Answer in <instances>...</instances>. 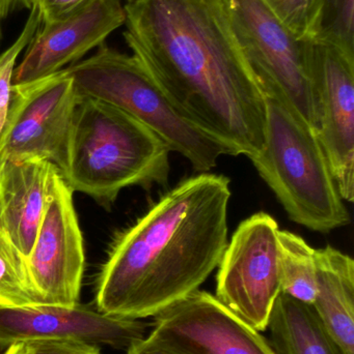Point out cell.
Here are the masks:
<instances>
[{"instance_id":"ffe728a7","label":"cell","mask_w":354,"mask_h":354,"mask_svg":"<svg viewBox=\"0 0 354 354\" xmlns=\"http://www.w3.org/2000/svg\"><path fill=\"white\" fill-rule=\"evenodd\" d=\"M28 19L16 41L0 55V133L6 124L12 99V76L19 55L26 49L29 41L41 24V15L37 4L33 3Z\"/></svg>"},{"instance_id":"7a4b0ae2","label":"cell","mask_w":354,"mask_h":354,"mask_svg":"<svg viewBox=\"0 0 354 354\" xmlns=\"http://www.w3.org/2000/svg\"><path fill=\"white\" fill-rule=\"evenodd\" d=\"M230 179L189 177L116 236L96 283V309L124 319L155 317L218 268L228 245Z\"/></svg>"},{"instance_id":"603a6c76","label":"cell","mask_w":354,"mask_h":354,"mask_svg":"<svg viewBox=\"0 0 354 354\" xmlns=\"http://www.w3.org/2000/svg\"><path fill=\"white\" fill-rule=\"evenodd\" d=\"M87 0H33L41 15V21L51 20L72 12Z\"/></svg>"},{"instance_id":"d6986e66","label":"cell","mask_w":354,"mask_h":354,"mask_svg":"<svg viewBox=\"0 0 354 354\" xmlns=\"http://www.w3.org/2000/svg\"><path fill=\"white\" fill-rule=\"evenodd\" d=\"M310 39L354 57V0H326Z\"/></svg>"},{"instance_id":"7c38bea8","label":"cell","mask_w":354,"mask_h":354,"mask_svg":"<svg viewBox=\"0 0 354 354\" xmlns=\"http://www.w3.org/2000/svg\"><path fill=\"white\" fill-rule=\"evenodd\" d=\"M122 0H87L72 12L41 21L15 68L12 85H24L51 76L74 64L125 24Z\"/></svg>"},{"instance_id":"ac0fdd59","label":"cell","mask_w":354,"mask_h":354,"mask_svg":"<svg viewBox=\"0 0 354 354\" xmlns=\"http://www.w3.org/2000/svg\"><path fill=\"white\" fill-rule=\"evenodd\" d=\"M39 303L27 272L26 260L0 234V306Z\"/></svg>"},{"instance_id":"484cf974","label":"cell","mask_w":354,"mask_h":354,"mask_svg":"<svg viewBox=\"0 0 354 354\" xmlns=\"http://www.w3.org/2000/svg\"><path fill=\"white\" fill-rule=\"evenodd\" d=\"M3 354H33V347L29 342L17 343L8 347Z\"/></svg>"},{"instance_id":"e0dca14e","label":"cell","mask_w":354,"mask_h":354,"mask_svg":"<svg viewBox=\"0 0 354 354\" xmlns=\"http://www.w3.org/2000/svg\"><path fill=\"white\" fill-rule=\"evenodd\" d=\"M278 249L281 292L313 305L317 292L316 250L303 237L287 230H278Z\"/></svg>"},{"instance_id":"44dd1931","label":"cell","mask_w":354,"mask_h":354,"mask_svg":"<svg viewBox=\"0 0 354 354\" xmlns=\"http://www.w3.org/2000/svg\"><path fill=\"white\" fill-rule=\"evenodd\" d=\"M272 14L299 39H312L326 0H263Z\"/></svg>"},{"instance_id":"cb8c5ba5","label":"cell","mask_w":354,"mask_h":354,"mask_svg":"<svg viewBox=\"0 0 354 354\" xmlns=\"http://www.w3.org/2000/svg\"><path fill=\"white\" fill-rule=\"evenodd\" d=\"M126 351V354H175L158 344L150 335L147 338L145 337L143 340L134 343Z\"/></svg>"},{"instance_id":"d4e9b609","label":"cell","mask_w":354,"mask_h":354,"mask_svg":"<svg viewBox=\"0 0 354 354\" xmlns=\"http://www.w3.org/2000/svg\"><path fill=\"white\" fill-rule=\"evenodd\" d=\"M31 6H33V0H1L2 14L4 18L19 8L30 10Z\"/></svg>"},{"instance_id":"52a82bcc","label":"cell","mask_w":354,"mask_h":354,"mask_svg":"<svg viewBox=\"0 0 354 354\" xmlns=\"http://www.w3.org/2000/svg\"><path fill=\"white\" fill-rule=\"evenodd\" d=\"M278 223L258 212L239 224L228 241L216 274V299L261 333L281 293Z\"/></svg>"},{"instance_id":"2e32d148","label":"cell","mask_w":354,"mask_h":354,"mask_svg":"<svg viewBox=\"0 0 354 354\" xmlns=\"http://www.w3.org/2000/svg\"><path fill=\"white\" fill-rule=\"evenodd\" d=\"M267 328L276 354H343L311 305L281 292Z\"/></svg>"},{"instance_id":"9a60e30c","label":"cell","mask_w":354,"mask_h":354,"mask_svg":"<svg viewBox=\"0 0 354 354\" xmlns=\"http://www.w3.org/2000/svg\"><path fill=\"white\" fill-rule=\"evenodd\" d=\"M314 311L343 354H354V261L328 245L316 250Z\"/></svg>"},{"instance_id":"4fadbf2b","label":"cell","mask_w":354,"mask_h":354,"mask_svg":"<svg viewBox=\"0 0 354 354\" xmlns=\"http://www.w3.org/2000/svg\"><path fill=\"white\" fill-rule=\"evenodd\" d=\"M141 320L105 315L89 306H0V351L10 345L49 339H75L114 349H127L145 338Z\"/></svg>"},{"instance_id":"9c48e42d","label":"cell","mask_w":354,"mask_h":354,"mask_svg":"<svg viewBox=\"0 0 354 354\" xmlns=\"http://www.w3.org/2000/svg\"><path fill=\"white\" fill-rule=\"evenodd\" d=\"M317 113V134L339 193L354 200V57L314 39L303 41Z\"/></svg>"},{"instance_id":"ba28073f","label":"cell","mask_w":354,"mask_h":354,"mask_svg":"<svg viewBox=\"0 0 354 354\" xmlns=\"http://www.w3.org/2000/svg\"><path fill=\"white\" fill-rule=\"evenodd\" d=\"M78 97L66 68L41 80L12 85L0 133V163L42 158L62 169Z\"/></svg>"},{"instance_id":"8992f818","label":"cell","mask_w":354,"mask_h":354,"mask_svg":"<svg viewBox=\"0 0 354 354\" xmlns=\"http://www.w3.org/2000/svg\"><path fill=\"white\" fill-rule=\"evenodd\" d=\"M233 32L260 87L280 91L314 130L317 113L299 41L263 0H222Z\"/></svg>"},{"instance_id":"3957f363","label":"cell","mask_w":354,"mask_h":354,"mask_svg":"<svg viewBox=\"0 0 354 354\" xmlns=\"http://www.w3.org/2000/svg\"><path fill=\"white\" fill-rule=\"evenodd\" d=\"M170 153L157 135L126 112L78 97L60 174L73 192L109 204L126 187H166Z\"/></svg>"},{"instance_id":"5b68a950","label":"cell","mask_w":354,"mask_h":354,"mask_svg":"<svg viewBox=\"0 0 354 354\" xmlns=\"http://www.w3.org/2000/svg\"><path fill=\"white\" fill-rule=\"evenodd\" d=\"M79 99L98 100L126 112L157 135L170 151L206 174L234 149L183 115L135 56L105 43L91 57L66 68Z\"/></svg>"},{"instance_id":"4316f807","label":"cell","mask_w":354,"mask_h":354,"mask_svg":"<svg viewBox=\"0 0 354 354\" xmlns=\"http://www.w3.org/2000/svg\"><path fill=\"white\" fill-rule=\"evenodd\" d=\"M3 18V14H2L1 0H0V35H1V22L2 19Z\"/></svg>"},{"instance_id":"277c9868","label":"cell","mask_w":354,"mask_h":354,"mask_svg":"<svg viewBox=\"0 0 354 354\" xmlns=\"http://www.w3.org/2000/svg\"><path fill=\"white\" fill-rule=\"evenodd\" d=\"M266 106L263 149L251 163L289 218L320 233L347 226L351 214L339 193L315 130L276 89L261 87Z\"/></svg>"},{"instance_id":"8fae6325","label":"cell","mask_w":354,"mask_h":354,"mask_svg":"<svg viewBox=\"0 0 354 354\" xmlns=\"http://www.w3.org/2000/svg\"><path fill=\"white\" fill-rule=\"evenodd\" d=\"M150 336L175 354H276L259 332L202 290L156 315Z\"/></svg>"},{"instance_id":"83f0119b","label":"cell","mask_w":354,"mask_h":354,"mask_svg":"<svg viewBox=\"0 0 354 354\" xmlns=\"http://www.w3.org/2000/svg\"><path fill=\"white\" fill-rule=\"evenodd\" d=\"M125 1H126V4H130L133 3V2L136 1V0H125Z\"/></svg>"},{"instance_id":"7402d4cb","label":"cell","mask_w":354,"mask_h":354,"mask_svg":"<svg viewBox=\"0 0 354 354\" xmlns=\"http://www.w3.org/2000/svg\"><path fill=\"white\" fill-rule=\"evenodd\" d=\"M33 354H101L99 346L75 339L31 341Z\"/></svg>"},{"instance_id":"30bf717a","label":"cell","mask_w":354,"mask_h":354,"mask_svg":"<svg viewBox=\"0 0 354 354\" xmlns=\"http://www.w3.org/2000/svg\"><path fill=\"white\" fill-rule=\"evenodd\" d=\"M73 193L60 174H56L35 245L26 260L29 280L41 304L79 303L85 255Z\"/></svg>"},{"instance_id":"6da1fadb","label":"cell","mask_w":354,"mask_h":354,"mask_svg":"<svg viewBox=\"0 0 354 354\" xmlns=\"http://www.w3.org/2000/svg\"><path fill=\"white\" fill-rule=\"evenodd\" d=\"M124 8L125 41L172 105L237 156L260 153L265 100L224 1L136 0Z\"/></svg>"},{"instance_id":"5bb4252c","label":"cell","mask_w":354,"mask_h":354,"mask_svg":"<svg viewBox=\"0 0 354 354\" xmlns=\"http://www.w3.org/2000/svg\"><path fill=\"white\" fill-rule=\"evenodd\" d=\"M55 165L42 158L0 163V234L28 259L43 220Z\"/></svg>"}]
</instances>
